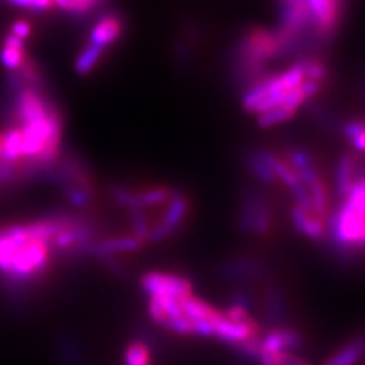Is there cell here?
Returning a JSON list of instances; mask_svg holds the SVG:
<instances>
[{
	"label": "cell",
	"instance_id": "22",
	"mask_svg": "<svg viewBox=\"0 0 365 365\" xmlns=\"http://www.w3.org/2000/svg\"><path fill=\"white\" fill-rule=\"evenodd\" d=\"M5 2L32 11V13H44V11H49L53 6L52 0H5Z\"/></svg>",
	"mask_w": 365,
	"mask_h": 365
},
{
	"label": "cell",
	"instance_id": "14",
	"mask_svg": "<svg viewBox=\"0 0 365 365\" xmlns=\"http://www.w3.org/2000/svg\"><path fill=\"white\" fill-rule=\"evenodd\" d=\"M355 169H356V162L353 155L344 154L338 162L336 168V190L338 195L344 198L353 185L361 178H355Z\"/></svg>",
	"mask_w": 365,
	"mask_h": 365
},
{
	"label": "cell",
	"instance_id": "23",
	"mask_svg": "<svg viewBox=\"0 0 365 365\" xmlns=\"http://www.w3.org/2000/svg\"><path fill=\"white\" fill-rule=\"evenodd\" d=\"M327 76L326 66L319 61H304V79L322 84Z\"/></svg>",
	"mask_w": 365,
	"mask_h": 365
},
{
	"label": "cell",
	"instance_id": "16",
	"mask_svg": "<svg viewBox=\"0 0 365 365\" xmlns=\"http://www.w3.org/2000/svg\"><path fill=\"white\" fill-rule=\"evenodd\" d=\"M123 365H153L150 346L140 339L131 341L123 350Z\"/></svg>",
	"mask_w": 365,
	"mask_h": 365
},
{
	"label": "cell",
	"instance_id": "15",
	"mask_svg": "<svg viewBox=\"0 0 365 365\" xmlns=\"http://www.w3.org/2000/svg\"><path fill=\"white\" fill-rule=\"evenodd\" d=\"M307 190H309V197H311L314 213H317L318 216H322L323 220H326L327 215H329V189H327V185L317 175L309 182V185H307Z\"/></svg>",
	"mask_w": 365,
	"mask_h": 365
},
{
	"label": "cell",
	"instance_id": "5",
	"mask_svg": "<svg viewBox=\"0 0 365 365\" xmlns=\"http://www.w3.org/2000/svg\"><path fill=\"white\" fill-rule=\"evenodd\" d=\"M189 210V202L182 193L177 192L169 198V205L163 215L162 222L155 225L150 230V236H148V241L153 244H158L168 239L174 232H177L181 227L182 221H185L186 215Z\"/></svg>",
	"mask_w": 365,
	"mask_h": 365
},
{
	"label": "cell",
	"instance_id": "24",
	"mask_svg": "<svg viewBox=\"0 0 365 365\" xmlns=\"http://www.w3.org/2000/svg\"><path fill=\"white\" fill-rule=\"evenodd\" d=\"M9 32L21 40H26L31 36L32 26L28 20H16L13 25H11Z\"/></svg>",
	"mask_w": 365,
	"mask_h": 365
},
{
	"label": "cell",
	"instance_id": "2",
	"mask_svg": "<svg viewBox=\"0 0 365 365\" xmlns=\"http://www.w3.org/2000/svg\"><path fill=\"white\" fill-rule=\"evenodd\" d=\"M364 200L365 187L361 177L344 197V202H342L335 218L329 225L334 242L341 251H346V253L361 250L364 245Z\"/></svg>",
	"mask_w": 365,
	"mask_h": 365
},
{
	"label": "cell",
	"instance_id": "13",
	"mask_svg": "<svg viewBox=\"0 0 365 365\" xmlns=\"http://www.w3.org/2000/svg\"><path fill=\"white\" fill-rule=\"evenodd\" d=\"M364 356V339L356 336L341 346L323 365H358Z\"/></svg>",
	"mask_w": 365,
	"mask_h": 365
},
{
	"label": "cell",
	"instance_id": "7",
	"mask_svg": "<svg viewBox=\"0 0 365 365\" xmlns=\"http://www.w3.org/2000/svg\"><path fill=\"white\" fill-rule=\"evenodd\" d=\"M309 8L311 23L319 37H327L332 32L339 20V0H304Z\"/></svg>",
	"mask_w": 365,
	"mask_h": 365
},
{
	"label": "cell",
	"instance_id": "26",
	"mask_svg": "<svg viewBox=\"0 0 365 365\" xmlns=\"http://www.w3.org/2000/svg\"><path fill=\"white\" fill-rule=\"evenodd\" d=\"M52 4L58 6L61 11H66V13L79 14V9L75 4V0H52Z\"/></svg>",
	"mask_w": 365,
	"mask_h": 365
},
{
	"label": "cell",
	"instance_id": "10",
	"mask_svg": "<svg viewBox=\"0 0 365 365\" xmlns=\"http://www.w3.org/2000/svg\"><path fill=\"white\" fill-rule=\"evenodd\" d=\"M291 216H292L294 227L303 236L311 239V241H322V239L326 236L327 222L326 220L322 218V216H318L311 210H306L297 204L291 210Z\"/></svg>",
	"mask_w": 365,
	"mask_h": 365
},
{
	"label": "cell",
	"instance_id": "4",
	"mask_svg": "<svg viewBox=\"0 0 365 365\" xmlns=\"http://www.w3.org/2000/svg\"><path fill=\"white\" fill-rule=\"evenodd\" d=\"M140 287L148 297H181L193 292L192 283L177 274L150 271L140 277Z\"/></svg>",
	"mask_w": 365,
	"mask_h": 365
},
{
	"label": "cell",
	"instance_id": "11",
	"mask_svg": "<svg viewBox=\"0 0 365 365\" xmlns=\"http://www.w3.org/2000/svg\"><path fill=\"white\" fill-rule=\"evenodd\" d=\"M123 23L118 16H104L98 20L96 25L90 32V43H93L102 49H107L108 46L116 43L122 36Z\"/></svg>",
	"mask_w": 365,
	"mask_h": 365
},
{
	"label": "cell",
	"instance_id": "9",
	"mask_svg": "<svg viewBox=\"0 0 365 365\" xmlns=\"http://www.w3.org/2000/svg\"><path fill=\"white\" fill-rule=\"evenodd\" d=\"M303 346V336L299 330L291 327H276L259 339V350L272 353L295 351Z\"/></svg>",
	"mask_w": 365,
	"mask_h": 365
},
{
	"label": "cell",
	"instance_id": "28",
	"mask_svg": "<svg viewBox=\"0 0 365 365\" xmlns=\"http://www.w3.org/2000/svg\"><path fill=\"white\" fill-rule=\"evenodd\" d=\"M284 2H294V0H284Z\"/></svg>",
	"mask_w": 365,
	"mask_h": 365
},
{
	"label": "cell",
	"instance_id": "20",
	"mask_svg": "<svg viewBox=\"0 0 365 365\" xmlns=\"http://www.w3.org/2000/svg\"><path fill=\"white\" fill-rule=\"evenodd\" d=\"M131 225L134 236L139 237L140 241H148L150 236V225L146 222V216L143 213V209H131Z\"/></svg>",
	"mask_w": 365,
	"mask_h": 365
},
{
	"label": "cell",
	"instance_id": "25",
	"mask_svg": "<svg viewBox=\"0 0 365 365\" xmlns=\"http://www.w3.org/2000/svg\"><path fill=\"white\" fill-rule=\"evenodd\" d=\"M280 365H312V364L300 358L299 355H295L294 351H283L280 355Z\"/></svg>",
	"mask_w": 365,
	"mask_h": 365
},
{
	"label": "cell",
	"instance_id": "17",
	"mask_svg": "<svg viewBox=\"0 0 365 365\" xmlns=\"http://www.w3.org/2000/svg\"><path fill=\"white\" fill-rule=\"evenodd\" d=\"M102 53H104V49L99 48V46L90 43L83 49V52L78 55L76 63H75V71L79 75H87L90 73L96 64L101 61Z\"/></svg>",
	"mask_w": 365,
	"mask_h": 365
},
{
	"label": "cell",
	"instance_id": "1",
	"mask_svg": "<svg viewBox=\"0 0 365 365\" xmlns=\"http://www.w3.org/2000/svg\"><path fill=\"white\" fill-rule=\"evenodd\" d=\"M52 247L29 233L26 224L0 225V279L11 294L25 291L48 271Z\"/></svg>",
	"mask_w": 365,
	"mask_h": 365
},
{
	"label": "cell",
	"instance_id": "6",
	"mask_svg": "<svg viewBox=\"0 0 365 365\" xmlns=\"http://www.w3.org/2000/svg\"><path fill=\"white\" fill-rule=\"evenodd\" d=\"M239 225L245 233H255L259 236H267L269 233L271 216L264 200L255 195L247 197L241 216H239Z\"/></svg>",
	"mask_w": 365,
	"mask_h": 365
},
{
	"label": "cell",
	"instance_id": "21",
	"mask_svg": "<svg viewBox=\"0 0 365 365\" xmlns=\"http://www.w3.org/2000/svg\"><path fill=\"white\" fill-rule=\"evenodd\" d=\"M344 134L347 139L351 142V145L356 148L359 153L364 151L365 148V130H364V125L361 122H355L351 120L346 125L344 128Z\"/></svg>",
	"mask_w": 365,
	"mask_h": 365
},
{
	"label": "cell",
	"instance_id": "3",
	"mask_svg": "<svg viewBox=\"0 0 365 365\" xmlns=\"http://www.w3.org/2000/svg\"><path fill=\"white\" fill-rule=\"evenodd\" d=\"M284 44L277 32L264 28H255L248 31L244 40L239 44V60L250 72L259 71V67L280 53Z\"/></svg>",
	"mask_w": 365,
	"mask_h": 365
},
{
	"label": "cell",
	"instance_id": "12",
	"mask_svg": "<svg viewBox=\"0 0 365 365\" xmlns=\"http://www.w3.org/2000/svg\"><path fill=\"white\" fill-rule=\"evenodd\" d=\"M26 58L28 55L25 51V40L8 32L2 41V46H0V61H2L9 72H14L21 67Z\"/></svg>",
	"mask_w": 365,
	"mask_h": 365
},
{
	"label": "cell",
	"instance_id": "18",
	"mask_svg": "<svg viewBox=\"0 0 365 365\" xmlns=\"http://www.w3.org/2000/svg\"><path fill=\"white\" fill-rule=\"evenodd\" d=\"M247 163L250 166V169L253 170V174L264 182H268V185H272L274 181H276V175H274L272 169L269 168L268 162L264 157V153L260 151H255L251 153L248 157H247Z\"/></svg>",
	"mask_w": 365,
	"mask_h": 365
},
{
	"label": "cell",
	"instance_id": "8",
	"mask_svg": "<svg viewBox=\"0 0 365 365\" xmlns=\"http://www.w3.org/2000/svg\"><path fill=\"white\" fill-rule=\"evenodd\" d=\"M143 241L139 237L133 236H114L102 239L99 242H93L86 245L83 253H88L91 256H99V257H108L114 255H125V253H134V251H139L143 247ZM81 253V255H83Z\"/></svg>",
	"mask_w": 365,
	"mask_h": 365
},
{
	"label": "cell",
	"instance_id": "19",
	"mask_svg": "<svg viewBox=\"0 0 365 365\" xmlns=\"http://www.w3.org/2000/svg\"><path fill=\"white\" fill-rule=\"evenodd\" d=\"M297 110L287 107V106H279V107H274L265 113H260L259 118H257V125L262 128H271L274 125H279L289 120Z\"/></svg>",
	"mask_w": 365,
	"mask_h": 365
},
{
	"label": "cell",
	"instance_id": "27",
	"mask_svg": "<svg viewBox=\"0 0 365 365\" xmlns=\"http://www.w3.org/2000/svg\"><path fill=\"white\" fill-rule=\"evenodd\" d=\"M99 0H75V4L78 5L79 14H86L90 9H93L98 5Z\"/></svg>",
	"mask_w": 365,
	"mask_h": 365
}]
</instances>
